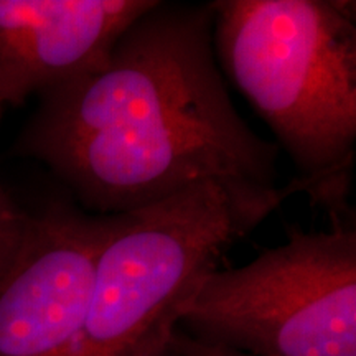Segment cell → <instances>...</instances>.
I'll return each instance as SVG.
<instances>
[{
  "label": "cell",
  "mask_w": 356,
  "mask_h": 356,
  "mask_svg": "<svg viewBox=\"0 0 356 356\" xmlns=\"http://www.w3.org/2000/svg\"><path fill=\"white\" fill-rule=\"evenodd\" d=\"M30 221L32 215H29L0 184V280L19 259L29 234Z\"/></svg>",
  "instance_id": "52a82bcc"
},
{
  "label": "cell",
  "mask_w": 356,
  "mask_h": 356,
  "mask_svg": "<svg viewBox=\"0 0 356 356\" xmlns=\"http://www.w3.org/2000/svg\"><path fill=\"white\" fill-rule=\"evenodd\" d=\"M218 66L274 132L312 207L350 225L356 147L353 0H215Z\"/></svg>",
  "instance_id": "7a4b0ae2"
},
{
  "label": "cell",
  "mask_w": 356,
  "mask_h": 356,
  "mask_svg": "<svg viewBox=\"0 0 356 356\" xmlns=\"http://www.w3.org/2000/svg\"><path fill=\"white\" fill-rule=\"evenodd\" d=\"M172 351L175 356H251L220 345L202 343V341L185 335L178 328L172 338Z\"/></svg>",
  "instance_id": "ba28073f"
},
{
  "label": "cell",
  "mask_w": 356,
  "mask_h": 356,
  "mask_svg": "<svg viewBox=\"0 0 356 356\" xmlns=\"http://www.w3.org/2000/svg\"><path fill=\"white\" fill-rule=\"evenodd\" d=\"M157 0H0V118L81 76Z\"/></svg>",
  "instance_id": "8992f818"
},
{
  "label": "cell",
  "mask_w": 356,
  "mask_h": 356,
  "mask_svg": "<svg viewBox=\"0 0 356 356\" xmlns=\"http://www.w3.org/2000/svg\"><path fill=\"white\" fill-rule=\"evenodd\" d=\"M305 186L200 181L140 210L114 215L70 356H175L181 307L221 257Z\"/></svg>",
  "instance_id": "3957f363"
},
{
  "label": "cell",
  "mask_w": 356,
  "mask_h": 356,
  "mask_svg": "<svg viewBox=\"0 0 356 356\" xmlns=\"http://www.w3.org/2000/svg\"><path fill=\"white\" fill-rule=\"evenodd\" d=\"M114 215L55 202L32 215L19 259L0 280V356H70Z\"/></svg>",
  "instance_id": "5b68a950"
},
{
  "label": "cell",
  "mask_w": 356,
  "mask_h": 356,
  "mask_svg": "<svg viewBox=\"0 0 356 356\" xmlns=\"http://www.w3.org/2000/svg\"><path fill=\"white\" fill-rule=\"evenodd\" d=\"M211 3L159 2L104 61L38 96L15 154L38 160L91 215H122L200 181L277 186L279 147L231 101Z\"/></svg>",
  "instance_id": "6da1fadb"
},
{
  "label": "cell",
  "mask_w": 356,
  "mask_h": 356,
  "mask_svg": "<svg viewBox=\"0 0 356 356\" xmlns=\"http://www.w3.org/2000/svg\"><path fill=\"white\" fill-rule=\"evenodd\" d=\"M178 330L251 356H356V231L287 229L249 264L213 270Z\"/></svg>",
  "instance_id": "277c9868"
}]
</instances>
